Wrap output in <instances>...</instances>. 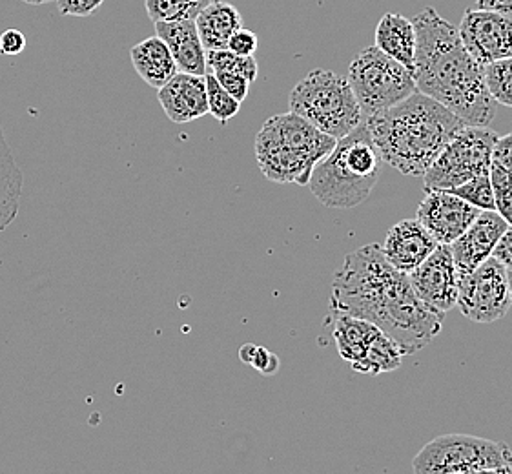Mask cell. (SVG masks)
Listing matches in <instances>:
<instances>
[{"label":"cell","instance_id":"obj_2","mask_svg":"<svg viewBox=\"0 0 512 474\" xmlns=\"http://www.w3.org/2000/svg\"><path fill=\"white\" fill-rule=\"evenodd\" d=\"M416 90L447 106L467 124L489 126L496 103L487 90L483 66L472 59L461 42L460 31L434 8L414 19Z\"/></svg>","mask_w":512,"mask_h":474},{"label":"cell","instance_id":"obj_27","mask_svg":"<svg viewBox=\"0 0 512 474\" xmlns=\"http://www.w3.org/2000/svg\"><path fill=\"white\" fill-rule=\"evenodd\" d=\"M449 192L465 199L472 207L480 208V210H494V197H492L491 176L480 174V176L472 177L467 183L460 186H454Z\"/></svg>","mask_w":512,"mask_h":474},{"label":"cell","instance_id":"obj_32","mask_svg":"<svg viewBox=\"0 0 512 474\" xmlns=\"http://www.w3.org/2000/svg\"><path fill=\"white\" fill-rule=\"evenodd\" d=\"M250 365H252L259 374H263V376H274V374L279 371V358H277L274 352H270L268 349H265V347L257 345L254 358L250 361Z\"/></svg>","mask_w":512,"mask_h":474},{"label":"cell","instance_id":"obj_34","mask_svg":"<svg viewBox=\"0 0 512 474\" xmlns=\"http://www.w3.org/2000/svg\"><path fill=\"white\" fill-rule=\"evenodd\" d=\"M26 48V37L19 30H6L0 35V53L2 55H19Z\"/></svg>","mask_w":512,"mask_h":474},{"label":"cell","instance_id":"obj_15","mask_svg":"<svg viewBox=\"0 0 512 474\" xmlns=\"http://www.w3.org/2000/svg\"><path fill=\"white\" fill-rule=\"evenodd\" d=\"M509 228V223L496 210H482L456 241L451 243L452 259L460 276L480 267L491 258L498 239Z\"/></svg>","mask_w":512,"mask_h":474},{"label":"cell","instance_id":"obj_28","mask_svg":"<svg viewBox=\"0 0 512 474\" xmlns=\"http://www.w3.org/2000/svg\"><path fill=\"white\" fill-rule=\"evenodd\" d=\"M494 197V210L512 227V174L502 166L492 163L489 170Z\"/></svg>","mask_w":512,"mask_h":474},{"label":"cell","instance_id":"obj_16","mask_svg":"<svg viewBox=\"0 0 512 474\" xmlns=\"http://www.w3.org/2000/svg\"><path fill=\"white\" fill-rule=\"evenodd\" d=\"M164 114L172 123H192L208 114L205 75L177 72L159 88L157 95Z\"/></svg>","mask_w":512,"mask_h":474},{"label":"cell","instance_id":"obj_22","mask_svg":"<svg viewBox=\"0 0 512 474\" xmlns=\"http://www.w3.org/2000/svg\"><path fill=\"white\" fill-rule=\"evenodd\" d=\"M24 176L11 154L4 130L0 126V234L13 225L21 212Z\"/></svg>","mask_w":512,"mask_h":474},{"label":"cell","instance_id":"obj_6","mask_svg":"<svg viewBox=\"0 0 512 474\" xmlns=\"http://www.w3.org/2000/svg\"><path fill=\"white\" fill-rule=\"evenodd\" d=\"M288 106L290 112L334 139L349 135L365 117L349 79L330 70L308 73L290 92Z\"/></svg>","mask_w":512,"mask_h":474},{"label":"cell","instance_id":"obj_12","mask_svg":"<svg viewBox=\"0 0 512 474\" xmlns=\"http://www.w3.org/2000/svg\"><path fill=\"white\" fill-rule=\"evenodd\" d=\"M407 276L416 296L427 309L445 316L452 307H456L460 272L454 265L451 245H438L431 256Z\"/></svg>","mask_w":512,"mask_h":474},{"label":"cell","instance_id":"obj_11","mask_svg":"<svg viewBox=\"0 0 512 474\" xmlns=\"http://www.w3.org/2000/svg\"><path fill=\"white\" fill-rule=\"evenodd\" d=\"M456 305L474 323H494L505 318L511 309L507 268L489 258L469 274L460 276Z\"/></svg>","mask_w":512,"mask_h":474},{"label":"cell","instance_id":"obj_30","mask_svg":"<svg viewBox=\"0 0 512 474\" xmlns=\"http://www.w3.org/2000/svg\"><path fill=\"white\" fill-rule=\"evenodd\" d=\"M214 75H216L217 83L221 84L232 97H236L239 103L245 101L248 90H250V84H252L248 79H245L239 73L232 72H217Z\"/></svg>","mask_w":512,"mask_h":474},{"label":"cell","instance_id":"obj_19","mask_svg":"<svg viewBox=\"0 0 512 474\" xmlns=\"http://www.w3.org/2000/svg\"><path fill=\"white\" fill-rule=\"evenodd\" d=\"M130 59L137 75L155 90H159L179 72L174 55L159 35L135 44L130 50Z\"/></svg>","mask_w":512,"mask_h":474},{"label":"cell","instance_id":"obj_17","mask_svg":"<svg viewBox=\"0 0 512 474\" xmlns=\"http://www.w3.org/2000/svg\"><path fill=\"white\" fill-rule=\"evenodd\" d=\"M438 241L425 230L418 219H405L390 228L381 250L390 265L409 274L431 256Z\"/></svg>","mask_w":512,"mask_h":474},{"label":"cell","instance_id":"obj_31","mask_svg":"<svg viewBox=\"0 0 512 474\" xmlns=\"http://www.w3.org/2000/svg\"><path fill=\"white\" fill-rule=\"evenodd\" d=\"M257 35L254 31L239 28V30L230 37L226 50L237 53V55H254L257 50Z\"/></svg>","mask_w":512,"mask_h":474},{"label":"cell","instance_id":"obj_3","mask_svg":"<svg viewBox=\"0 0 512 474\" xmlns=\"http://www.w3.org/2000/svg\"><path fill=\"white\" fill-rule=\"evenodd\" d=\"M367 130L381 161L403 176L420 177L465 121L425 93L367 117Z\"/></svg>","mask_w":512,"mask_h":474},{"label":"cell","instance_id":"obj_18","mask_svg":"<svg viewBox=\"0 0 512 474\" xmlns=\"http://www.w3.org/2000/svg\"><path fill=\"white\" fill-rule=\"evenodd\" d=\"M155 35H159L174 55L179 72L205 75V46L199 39L195 21L154 22Z\"/></svg>","mask_w":512,"mask_h":474},{"label":"cell","instance_id":"obj_13","mask_svg":"<svg viewBox=\"0 0 512 474\" xmlns=\"http://www.w3.org/2000/svg\"><path fill=\"white\" fill-rule=\"evenodd\" d=\"M458 31L467 52L482 66L512 57V17L474 8L465 11Z\"/></svg>","mask_w":512,"mask_h":474},{"label":"cell","instance_id":"obj_35","mask_svg":"<svg viewBox=\"0 0 512 474\" xmlns=\"http://www.w3.org/2000/svg\"><path fill=\"white\" fill-rule=\"evenodd\" d=\"M491 258L500 261L507 270H512V227L507 228L503 236L498 239Z\"/></svg>","mask_w":512,"mask_h":474},{"label":"cell","instance_id":"obj_33","mask_svg":"<svg viewBox=\"0 0 512 474\" xmlns=\"http://www.w3.org/2000/svg\"><path fill=\"white\" fill-rule=\"evenodd\" d=\"M492 163L502 166L503 170L512 174V134L503 137L498 135L492 148Z\"/></svg>","mask_w":512,"mask_h":474},{"label":"cell","instance_id":"obj_24","mask_svg":"<svg viewBox=\"0 0 512 474\" xmlns=\"http://www.w3.org/2000/svg\"><path fill=\"white\" fill-rule=\"evenodd\" d=\"M206 72H232L243 75L254 83L259 73V66L254 55H237L230 50H206Z\"/></svg>","mask_w":512,"mask_h":474},{"label":"cell","instance_id":"obj_26","mask_svg":"<svg viewBox=\"0 0 512 474\" xmlns=\"http://www.w3.org/2000/svg\"><path fill=\"white\" fill-rule=\"evenodd\" d=\"M206 93H208V114L214 115L221 124H226L232 117H236L241 110V103L236 97L226 92L221 84L217 83L216 75L205 73Z\"/></svg>","mask_w":512,"mask_h":474},{"label":"cell","instance_id":"obj_23","mask_svg":"<svg viewBox=\"0 0 512 474\" xmlns=\"http://www.w3.org/2000/svg\"><path fill=\"white\" fill-rule=\"evenodd\" d=\"M212 0H144L152 22L195 21Z\"/></svg>","mask_w":512,"mask_h":474},{"label":"cell","instance_id":"obj_10","mask_svg":"<svg viewBox=\"0 0 512 474\" xmlns=\"http://www.w3.org/2000/svg\"><path fill=\"white\" fill-rule=\"evenodd\" d=\"M332 338L341 360L361 374L379 376L383 372L396 371L405 358L396 341L374 323L356 316L336 314Z\"/></svg>","mask_w":512,"mask_h":474},{"label":"cell","instance_id":"obj_14","mask_svg":"<svg viewBox=\"0 0 512 474\" xmlns=\"http://www.w3.org/2000/svg\"><path fill=\"white\" fill-rule=\"evenodd\" d=\"M482 210L449 190H427L416 212V219L438 245H451L471 227Z\"/></svg>","mask_w":512,"mask_h":474},{"label":"cell","instance_id":"obj_1","mask_svg":"<svg viewBox=\"0 0 512 474\" xmlns=\"http://www.w3.org/2000/svg\"><path fill=\"white\" fill-rule=\"evenodd\" d=\"M330 312L370 321L412 356L431 343L443 318L423 305L409 276L390 265L378 243L350 252L334 272Z\"/></svg>","mask_w":512,"mask_h":474},{"label":"cell","instance_id":"obj_9","mask_svg":"<svg viewBox=\"0 0 512 474\" xmlns=\"http://www.w3.org/2000/svg\"><path fill=\"white\" fill-rule=\"evenodd\" d=\"M496 139L498 134L489 126H461L423 174L425 192L451 190L472 177L487 174L491 170L492 148Z\"/></svg>","mask_w":512,"mask_h":474},{"label":"cell","instance_id":"obj_37","mask_svg":"<svg viewBox=\"0 0 512 474\" xmlns=\"http://www.w3.org/2000/svg\"><path fill=\"white\" fill-rule=\"evenodd\" d=\"M256 349V343H245V345L239 349V360L250 365V361L254 358V352H256Z\"/></svg>","mask_w":512,"mask_h":474},{"label":"cell","instance_id":"obj_4","mask_svg":"<svg viewBox=\"0 0 512 474\" xmlns=\"http://www.w3.org/2000/svg\"><path fill=\"white\" fill-rule=\"evenodd\" d=\"M336 143L338 139L319 132L294 112L274 115L257 134V165L274 183L307 186L316 165Z\"/></svg>","mask_w":512,"mask_h":474},{"label":"cell","instance_id":"obj_25","mask_svg":"<svg viewBox=\"0 0 512 474\" xmlns=\"http://www.w3.org/2000/svg\"><path fill=\"white\" fill-rule=\"evenodd\" d=\"M483 77L494 103L512 108V57L485 64Z\"/></svg>","mask_w":512,"mask_h":474},{"label":"cell","instance_id":"obj_38","mask_svg":"<svg viewBox=\"0 0 512 474\" xmlns=\"http://www.w3.org/2000/svg\"><path fill=\"white\" fill-rule=\"evenodd\" d=\"M24 4H30V6H44V4H52V2H57V0H22Z\"/></svg>","mask_w":512,"mask_h":474},{"label":"cell","instance_id":"obj_20","mask_svg":"<svg viewBox=\"0 0 512 474\" xmlns=\"http://www.w3.org/2000/svg\"><path fill=\"white\" fill-rule=\"evenodd\" d=\"M205 50H226L230 37L243 28V15L234 4L212 0L195 19Z\"/></svg>","mask_w":512,"mask_h":474},{"label":"cell","instance_id":"obj_5","mask_svg":"<svg viewBox=\"0 0 512 474\" xmlns=\"http://www.w3.org/2000/svg\"><path fill=\"white\" fill-rule=\"evenodd\" d=\"M381 157L370 139L367 124H359L338 139L332 152L319 161L308 186L327 208L359 207L369 199L379 181Z\"/></svg>","mask_w":512,"mask_h":474},{"label":"cell","instance_id":"obj_8","mask_svg":"<svg viewBox=\"0 0 512 474\" xmlns=\"http://www.w3.org/2000/svg\"><path fill=\"white\" fill-rule=\"evenodd\" d=\"M350 88L358 99L363 115H374L401 103L416 90V81L409 68L381 52L378 46H369L350 62Z\"/></svg>","mask_w":512,"mask_h":474},{"label":"cell","instance_id":"obj_36","mask_svg":"<svg viewBox=\"0 0 512 474\" xmlns=\"http://www.w3.org/2000/svg\"><path fill=\"white\" fill-rule=\"evenodd\" d=\"M476 8L498 11L507 17H512V0H476Z\"/></svg>","mask_w":512,"mask_h":474},{"label":"cell","instance_id":"obj_29","mask_svg":"<svg viewBox=\"0 0 512 474\" xmlns=\"http://www.w3.org/2000/svg\"><path fill=\"white\" fill-rule=\"evenodd\" d=\"M59 13L66 17H90L104 4V0H57Z\"/></svg>","mask_w":512,"mask_h":474},{"label":"cell","instance_id":"obj_21","mask_svg":"<svg viewBox=\"0 0 512 474\" xmlns=\"http://www.w3.org/2000/svg\"><path fill=\"white\" fill-rule=\"evenodd\" d=\"M376 46L409 68L410 72L414 70L416 30L407 17L398 13H385L376 28Z\"/></svg>","mask_w":512,"mask_h":474},{"label":"cell","instance_id":"obj_39","mask_svg":"<svg viewBox=\"0 0 512 474\" xmlns=\"http://www.w3.org/2000/svg\"><path fill=\"white\" fill-rule=\"evenodd\" d=\"M507 279H509V294H511L512 305V270H507Z\"/></svg>","mask_w":512,"mask_h":474},{"label":"cell","instance_id":"obj_7","mask_svg":"<svg viewBox=\"0 0 512 474\" xmlns=\"http://www.w3.org/2000/svg\"><path fill=\"white\" fill-rule=\"evenodd\" d=\"M416 474H512V451L505 442L471 434H443L416 454Z\"/></svg>","mask_w":512,"mask_h":474}]
</instances>
